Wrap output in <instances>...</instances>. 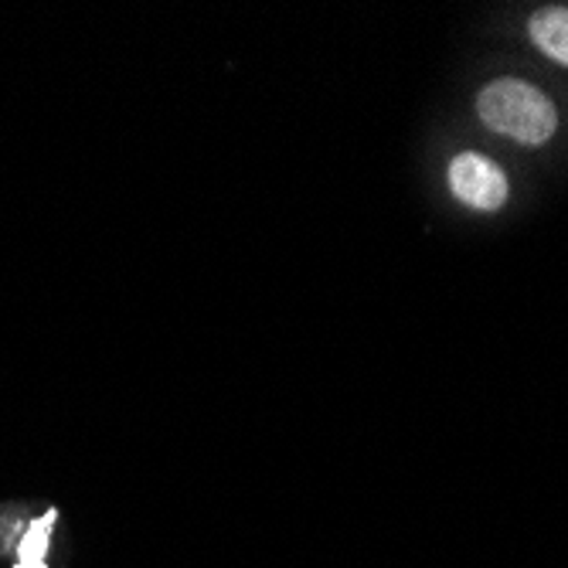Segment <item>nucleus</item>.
I'll list each match as a JSON object with an SVG mask.
<instances>
[{
    "label": "nucleus",
    "mask_w": 568,
    "mask_h": 568,
    "mask_svg": "<svg viewBox=\"0 0 568 568\" xmlns=\"http://www.w3.org/2000/svg\"><path fill=\"white\" fill-rule=\"evenodd\" d=\"M477 110L490 130L518 143H545L551 140L558 126V113L551 106V99L518 79L490 82L477 99Z\"/></svg>",
    "instance_id": "obj_1"
},
{
    "label": "nucleus",
    "mask_w": 568,
    "mask_h": 568,
    "mask_svg": "<svg viewBox=\"0 0 568 568\" xmlns=\"http://www.w3.org/2000/svg\"><path fill=\"white\" fill-rule=\"evenodd\" d=\"M449 187L453 194L477 212H497L507 201V178L484 153H459L449 164Z\"/></svg>",
    "instance_id": "obj_2"
},
{
    "label": "nucleus",
    "mask_w": 568,
    "mask_h": 568,
    "mask_svg": "<svg viewBox=\"0 0 568 568\" xmlns=\"http://www.w3.org/2000/svg\"><path fill=\"white\" fill-rule=\"evenodd\" d=\"M528 34L548 59L568 65V11L565 8L538 11L528 24Z\"/></svg>",
    "instance_id": "obj_3"
},
{
    "label": "nucleus",
    "mask_w": 568,
    "mask_h": 568,
    "mask_svg": "<svg viewBox=\"0 0 568 568\" xmlns=\"http://www.w3.org/2000/svg\"><path fill=\"white\" fill-rule=\"evenodd\" d=\"M55 521V510L44 514L41 521H34L21 541V565L18 568H44L41 565V555H44V541H48V525Z\"/></svg>",
    "instance_id": "obj_4"
}]
</instances>
